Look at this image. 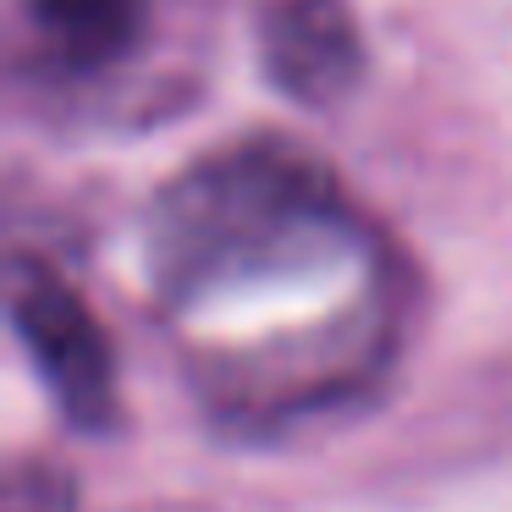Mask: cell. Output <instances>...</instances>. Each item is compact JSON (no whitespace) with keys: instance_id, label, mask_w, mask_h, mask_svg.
<instances>
[{"instance_id":"cell-2","label":"cell","mask_w":512,"mask_h":512,"mask_svg":"<svg viewBox=\"0 0 512 512\" xmlns=\"http://www.w3.org/2000/svg\"><path fill=\"white\" fill-rule=\"evenodd\" d=\"M6 314L23 342L34 375L56 397L78 430H111L116 424V358L94 309L45 265V259H12L6 276Z\"/></svg>"},{"instance_id":"cell-4","label":"cell","mask_w":512,"mask_h":512,"mask_svg":"<svg viewBox=\"0 0 512 512\" xmlns=\"http://www.w3.org/2000/svg\"><path fill=\"white\" fill-rule=\"evenodd\" d=\"M149 0H28V45L39 78L89 83L144 45Z\"/></svg>"},{"instance_id":"cell-3","label":"cell","mask_w":512,"mask_h":512,"mask_svg":"<svg viewBox=\"0 0 512 512\" xmlns=\"http://www.w3.org/2000/svg\"><path fill=\"white\" fill-rule=\"evenodd\" d=\"M265 78L298 105H336L364 72V39L347 0H270L259 12Z\"/></svg>"},{"instance_id":"cell-1","label":"cell","mask_w":512,"mask_h":512,"mask_svg":"<svg viewBox=\"0 0 512 512\" xmlns=\"http://www.w3.org/2000/svg\"><path fill=\"white\" fill-rule=\"evenodd\" d=\"M144 276L215 419L265 435L358 402L397 353V276L287 144L199 160L144 221Z\"/></svg>"},{"instance_id":"cell-5","label":"cell","mask_w":512,"mask_h":512,"mask_svg":"<svg viewBox=\"0 0 512 512\" xmlns=\"http://www.w3.org/2000/svg\"><path fill=\"white\" fill-rule=\"evenodd\" d=\"M6 512H78L72 479L45 457H17L6 474Z\"/></svg>"}]
</instances>
